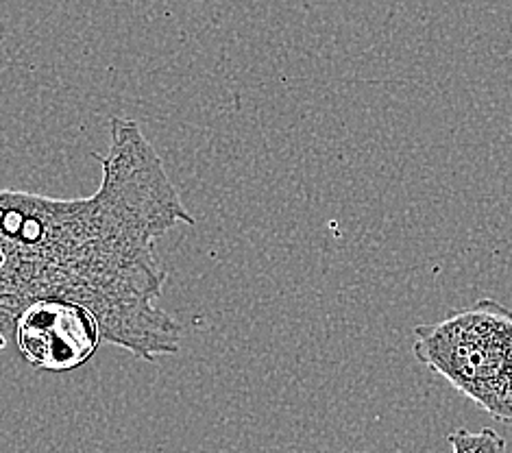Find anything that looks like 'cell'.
I'll list each match as a JSON object with an SVG mask.
<instances>
[{
  "label": "cell",
  "mask_w": 512,
  "mask_h": 453,
  "mask_svg": "<svg viewBox=\"0 0 512 453\" xmlns=\"http://www.w3.org/2000/svg\"><path fill=\"white\" fill-rule=\"evenodd\" d=\"M101 166L88 199L0 190V349L33 303L62 301L136 358L179 351L181 325L157 308L166 271L155 242L194 216L136 120L112 118Z\"/></svg>",
  "instance_id": "obj_1"
},
{
  "label": "cell",
  "mask_w": 512,
  "mask_h": 453,
  "mask_svg": "<svg viewBox=\"0 0 512 453\" xmlns=\"http://www.w3.org/2000/svg\"><path fill=\"white\" fill-rule=\"evenodd\" d=\"M412 353L458 393L512 425V312L493 299L414 329Z\"/></svg>",
  "instance_id": "obj_2"
},
{
  "label": "cell",
  "mask_w": 512,
  "mask_h": 453,
  "mask_svg": "<svg viewBox=\"0 0 512 453\" xmlns=\"http://www.w3.org/2000/svg\"><path fill=\"white\" fill-rule=\"evenodd\" d=\"M14 340L24 360L40 371H72L101 347L96 316L75 303L40 301L16 321Z\"/></svg>",
  "instance_id": "obj_3"
},
{
  "label": "cell",
  "mask_w": 512,
  "mask_h": 453,
  "mask_svg": "<svg viewBox=\"0 0 512 453\" xmlns=\"http://www.w3.org/2000/svg\"><path fill=\"white\" fill-rule=\"evenodd\" d=\"M449 445L451 453H502L506 440L486 427L480 432L454 430L449 434Z\"/></svg>",
  "instance_id": "obj_4"
}]
</instances>
